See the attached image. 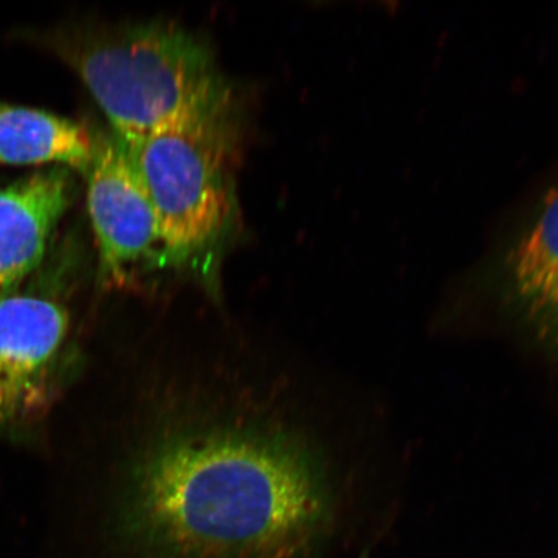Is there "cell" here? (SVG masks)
<instances>
[{
    "label": "cell",
    "instance_id": "6da1fadb",
    "mask_svg": "<svg viewBox=\"0 0 558 558\" xmlns=\"http://www.w3.org/2000/svg\"><path fill=\"white\" fill-rule=\"evenodd\" d=\"M331 519L323 466L303 445L208 428L167 436L145 453L121 530L146 558H311Z\"/></svg>",
    "mask_w": 558,
    "mask_h": 558
},
{
    "label": "cell",
    "instance_id": "7a4b0ae2",
    "mask_svg": "<svg viewBox=\"0 0 558 558\" xmlns=\"http://www.w3.org/2000/svg\"><path fill=\"white\" fill-rule=\"evenodd\" d=\"M123 145L229 99L206 41L167 21L70 27L48 35Z\"/></svg>",
    "mask_w": 558,
    "mask_h": 558
},
{
    "label": "cell",
    "instance_id": "3957f363",
    "mask_svg": "<svg viewBox=\"0 0 558 558\" xmlns=\"http://www.w3.org/2000/svg\"><path fill=\"white\" fill-rule=\"evenodd\" d=\"M232 135L228 99L124 145L156 209L162 262L194 259L225 233Z\"/></svg>",
    "mask_w": 558,
    "mask_h": 558
},
{
    "label": "cell",
    "instance_id": "277c9868",
    "mask_svg": "<svg viewBox=\"0 0 558 558\" xmlns=\"http://www.w3.org/2000/svg\"><path fill=\"white\" fill-rule=\"evenodd\" d=\"M86 174L100 271L107 279H121L130 265L160 248L156 209L128 149L114 135L94 136Z\"/></svg>",
    "mask_w": 558,
    "mask_h": 558
},
{
    "label": "cell",
    "instance_id": "5b68a950",
    "mask_svg": "<svg viewBox=\"0 0 558 558\" xmlns=\"http://www.w3.org/2000/svg\"><path fill=\"white\" fill-rule=\"evenodd\" d=\"M68 330V312L53 300H0V429L17 427L46 402Z\"/></svg>",
    "mask_w": 558,
    "mask_h": 558
},
{
    "label": "cell",
    "instance_id": "8992f818",
    "mask_svg": "<svg viewBox=\"0 0 558 558\" xmlns=\"http://www.w3.org/2000/svg\"><path fill=\"white\" fill-rule=\"evenodd\" d=\"M70 201L68 172L52 169L0 187V300L38 267Z\"/></svg>",
    "mask_w": 558,
    "mask_h": 558
},
{
    "label": "cell",
    "instance_id": "52a82bcc",
    "mask_svg": "<svg viewBox=\"0 0 558 558\" xmlns=\"http://www.w3.org/2000/svg\"><path fill=\"white\" fill-rule=\"evenodd\" d=\"M507 286L536 335L558 351V184L544 194L507 257Z\"/></svg>",
    "mask_w": 558,
    "mask_h": 558
},
{
    "label": "cell",
    "instance_id": "ba28073f",
    "mask_svg": "<svg viewBox=\"0 0 558 558\" xmlns=\"http://www.w3.org/2000/svg\"><path fill=\"white\" fill-rule=\"evenodd\" d=\"M93 153L94 136L83 125L0 102V163H65L86 172Z\"/></svg>",
    "mask_w": 558,
    "mask_h": 558
}]
</instances>
